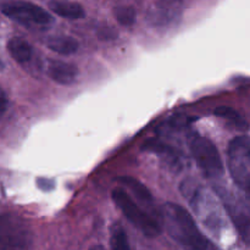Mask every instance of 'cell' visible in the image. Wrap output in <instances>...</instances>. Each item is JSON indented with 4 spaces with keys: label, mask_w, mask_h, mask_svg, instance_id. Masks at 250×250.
I'll return each instance as SVG.
<instances>
[{
    "label": "cell",
    "mask_w": 250,
    "mask_h": 250,
    "mask_svg": "<svg viewBox=\"0 0 250 250\" xmlns=\"http://www.w3.org/2000/svg\"><path fill=\"white\" fill-rule=\"evenodd\" d=\"M48 75L54 82L62 85L72 84L78 75L76 66L61 60H50L48 63Z\"/></svg>",
    "instance_id": "10"
},
{
    "label": "cell",
    "mask_w": 250,
    "mask_h": 250,
    "mask_svg": "<svg viewBox=\"0 0 250 250\" xmlns=\"http://www.w3.org/2000/svg\"><path fill=\"white\" fill-rule=\"evenodd\" d=\"M142 149L146 151H150V153L163 155L164 158L167 159V161L171 164V165H176V167L181 165L180 163L181 156L178 155L177 150H176L173 146H171L170 144L161 141L160 138L148 139V141L143 144V148Z\"/></svg>",
    "instance_id": "12"
},
{
    "label": "cell",
    "mask_w": 250,
    "mask_h": 250,
    "mask_svg": "<svg viewBox=\"0 0 250 250\" xmlns=\"http://www.w3.org/2000/svg\"><path fill=\"white\" fill-rule=\"evenodd\" d=\"M49 10L56 14L58 16L67 20H81L85 17L84 7L80 2L75 1H61V0H54L48 2Z\"/></svg>",
    "instance_id": "11"
},
{
    "label": "cell",
    "mask_w": 250,
    "mask_h": 250,
    "mask_svg": "<svg viewBox=\"0 0 250 250\" xmlns=\"http://www.w3.org/2000/svg\"><path fill=\"white\" fill-rule=\"evenodd\" d=\"M172 2H158V9L148 14V22L155 27H168L177 23L181 19V12L178 9L170 7Z\"/></svg>",
    "instance_id": "9"
},
{
    "label": "cell",
    "mask_w": 250,
    "mask_h": 250,
    "mask_svg": "<svg viewBox=\"0 0 250 250\" xmlns=\"http://www.w3.org/2000/svg\"><path fill=\"white\" fill-rule=\"evenodd\" d=\"M1 12L12 21L26 28H48L54 23V17L39 5L29 1H2Z\"/></svg>",
    "instance_id": "6"
},
{
    "label": "cell",
    "mask_w": 250,
    "mask_h": 250,
    "mask_svg": "<svg viewBox=\"0 0 250 250\" xmlns=\"http://www.w3.org/2000/svg\"><path fill=\"white\" fill-rule=\"evenodd\" d=\"M110 250H131L126 231L120 224L110 227Z\"/></svg>",
    "instance_id": "17"
},
{
    "label": "cell",
    "mask_w": 250,
    "mask_h": 250,
    "mask_svg": "<svg viewBox=\"0 0 250 250\" xmlns=\"http://www.w3.org/2000/svg\"><path fill=\"white\" fill-rule=\"evenodd\" d=\"M37 187L43 192H50L55 188V181L49 177H39L37 178Z\"/></svg>",
    "instance_id": "20"
},
{
    "label": "cell",
    "mask_w": 250,
    "mask_h": 250,
    "mask_svg": "<svg viewBox=\"0 0 250 250\" xmlns=\"http://www.w3.org/2000/svg\"><path fill=\"white\" fill-rule=\"evenodd\" d=\"M6 106H7V98H6V94H5V92L2 90V93H1V104H0L1 115H4L5 110H6Z\"/></svg>",
    "instance_id": "21"
},
{
    "label": "cell",
    "mask_w": 250,
    "mask_h": 250,
    "mask_svg": "<svg viewBox=\"0 0 250 250\" xmlns=\"http://www.w3.org/2000/svg\"><path fill=\"white\" fill-rule=\"evenodd\" d=\"M115 205L119 208L127 220L149 238H155L161 233V226L154 217L144 211L127 192L121 188H115L111 192Z\"/></svg>",
    "instance_id": "5"
},
{
    "label": "cell",
    "mask_w": 250,
    "mask_h": 250,
    "mask_svg": "<svg viewBox=\"0 0 250 250\" xmlns=\"http://www.w3.org/2000/svg\"><path fill=\"white\" fill-rule=\"evenodd\" d=\"M187 144L195 164L205 177L212 183H219L225 173L221 154L214 143L197 131H189Z\"/></svg>",
    "instance_id": "2"
},
{
    "label": "cell",
    "mask_w": 250,
    "mask_h": 250,
    "mask_svg": "<svg viewBox=\"0 0 250 250\" xmlns=\"http://www.w3.org/2000/svg\"><path fill=\"white\" fill-rule=\"evenodd\" d=\"M194 117H190L187 116V115H182V114H178L175 115V116L171 117L170 120L167 121V126L168 128L173 129V131H180V129H185L194 121Z\"/></svg>",
    "instance_id": "19"
},
{
    "label": "cell",
    "mask_w": 250,
    "mask_h": 250,
    "mask_svg": "<svg viewBox=\"0 0 250 250\" xmlns=\"http://www.w3.org/2000/svg\"><path fill=\"white\" fill-rule=\"evenodd\" d=\"M214 114L216 115V116L221 117V119L226 120L229 125L236 127L239 131H247V129L249 128V125L248 122L246 121V119H244L237 110H234L233 107L219 106L215 109Z\"/></svg>",
    "instance_id": "15"
},
{
    "label": "cell",
    "mask_w": 250,
    "mask_h": 250,
    "mask_svg": "<svg viewBox=\"0 0 250 250\" xmlns=\"http://www.w3.org/2000/svg\"><path fill=\"white\" fill-rule=\"evenodd\" d=\"M46 45L54 53L59 55L68 56L75 54L78 50V42L70 36H63V34H56V36L49 37L46 41Z\"/></svg>",
    "instance_id": "13"
},
{
    "label": "cell",
    "mask_w": 250,
    "mask_h": 250,
    "mask_svg": "<svg viewBox=\"0 0 250 250\" xmlns=\"http://www.w3.org/2000/svg\"><path fill=\"white\" fill-rule=\"evenodd\" d=\"M117 181H119L122 186L128 188L138 199L143 200V202L146 203L153 202V195H151L150 190H149L148 188H146V186H144L141 181L137 180V178L131 177V176H122V177H120Z\"/></svg>",
    "instance_id": "16"
},
{
    "label": "cell",
    "mask_w": 250,
    "mask_h": 250,
    "mask_svg": "<svg viewBox=\"0 0 250 250\" xmlns=\"http://www.w3.org/2000/svg\"><path fill=\"white\" fill-rule=\"evenodd\" d=\"M227 164L237 187L250 202V138L239 136L229 143Z\"/></svg>",
    "instance_id": "4"
},
{
    "label": "cell",
    "mask_w": 250,
    "mask_h": 250,
    "mask_svg": "<svg viewBox=\"0 0 250 250\" xmlns=\"http://www.w3.org/2000/svg\"><path fill=\"white\" fill-rule=\"evenodd\" d=\"M180 189L185 199H187L192 207L193 211L210 229L215 231L221 227L222 220L217 210L216 203L199 183L192 178H186L181 183Z\"/></svg>",
    "instance_id": "3"
},
{
    "label": "cell",
    "mask_w": 250,
    "mask_h": 250,
    "mask_svg": "<svg viewBox=\"0 0 250 250\" xmlns=\"http://www.w3.org/2000/svg\"><path fill=\"white\" fill-rule=\"evenodd\" d=\"M214 190L224 204L227 215L233 222L242 241L250 244V208L222 183H212Z\"/></svg>",
    "instance_id": "8"
},
{
    "label": "cell",
    "mask_w": 250,
    "mask_h": 250,
    "mask_svg": "<svg viewBox=\"0 0 250 250\" xmlns=\"http://www.w3.org/2000/svg\"><path fill=\"white\" fill-rule=\"evenodd\" d=\"M6 49L11 58L17 63H27L32 58V48L24 39L20 37H12L7 41Z\"/></svg>",
    "instance_id": "14"
},
{
    "label": "cell",
    "mask_w": 250,
    "mask_h": 250,
    "mask_svg": "<svg viewBox=\"0 0 250 250\" xmlns=\"http://www.w3.org/2000/svg\"><path fill=\"white\" fill-rule=\"evenodd\" d=\"M161 216L168 236L187 250H220L216 244L199 229L192 215L175 203L161 208Z\"/></svg>",
    "instance_id": "1"
},
{
    "label": "cell",
    "mask_w": 250,
    "mask_h": 250,
    "mask_svg": "<svg viewBox=\"0 0 250 250\" xmlns=\"http://www.w3.org/2000/svg\"><path fill=\"white\" fill-rule=\"evenodd\" d=\"M32 232L20 216L5 212L0 217V249L29 250Z\"/></svg>",
    "instance_id": "7"
},
{
    "label": "cell",
    "mask_w": 250,
    "mask_h": 250,
    "mask_svg": "<svg viewBox=\"0 0 250 250\" xmlns=\"http://www.w3.org/2000/svg\"><path fill=\"white\" fill-rule=\"evenodd\" d=\"M90 250H105V248H104V247H102V246H95V247H93V248Z\"/></svg>",
    "instance_id": "22"
},
{
    "label": "cell",
    "mask_w": 250,
    "mask_h": 250,
    "mask_svg": "<svg viewBox=\"0 0 250 250\" xmlns=\"http://www.w3.org/2000/svg\"><path fill=\"white\" fill-rule=\"evenodd\" d=\"M112 15L120 24L131 27L136 22V10L129 5H117L112 9Z\"/></svg>",
    "instance_id": "18"
}]
</instances>
